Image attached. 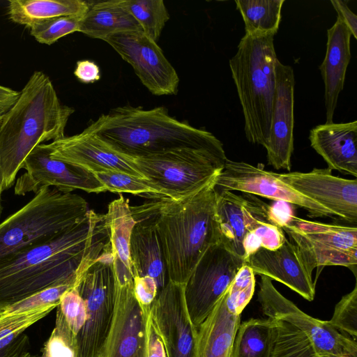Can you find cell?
Returning a JSON list of instances; mask_svg holds the SVG:
<instances>
[{"mask_svg":"<svg viewBox=\"0 0 357 357\" xmlns=\"http://www.w3.org/2000/svg\"><path fill=\"white\" fill-rule=\"evenodd\" d=\"M109 243L104 214L89 210L50 241L0 261V310L50 287L77 283Z\"/></svg>","mask_w":357,"mask_h":357,"instance_id":"obj_1","label":"cell"},{"mask_svg":"<svg viewBox=\"0 0 357 357\" xmlns=\"http://www.w3.org/2000/svg\"><path fill=\"white\" fill-rule=\"evenodd\" d=\"M216 199L213 181L181 201L160 199L135 206L155 223L169 281L185 284L207 249L219 242Z\"/></svg>","mask_w":357,"mask_h":357,"instance_id":"obj_2","label":"cell"},{"mask_svg":"<svg viewBox=\"0 0 357 357\" xmlns=\"http://www.w3.org/2000/svg\"><path fill=\"white\" fill-rule=\"evenodd\" d=\"M74 109L61 103L50 77L35 71L15 105L0 121V165L3 190L13 186L31 151L63 137Z\"/></svg>","mask_w":357,"mask_h":357,"instance_id":"obj_3","label":"cell"},{"mask_svg":"<svg viewBox=\"0 0 357 357\" xmlns=\"http://www.w3.org/2000/svg\"><path fill=\"white\" fill-rule=\"evenodd\" d=\"M84 130L130 158L178 149L223 146L212 133L170 116L165 107L150 109L131 105L117 107L101 114Z\"/></svg>","mask_w":357,"mask_h":357,"instance_id":"obj_4","label":"cell"},{"mask_svg":"<svg viewBox=\"0 0 357 357\" xmlns=\"http://www.w3.org/2000/svg\"><path fill=\"white\" fill-rule=\"evenodd\" d=\"M274 36L245 35L229 60L244 116L245 137L250 143L266 149L270 142L275 92Z\"/></svg>","mask_w":357,"mask_h":357,"instance_id":"obj_5","label":"cell"},{"mask_svg":"<svg viewBox=\"0 0 357 357\" xmlns=\"http://www.w3.org/2000/svg\"><path fill=\"white\" fill-rule=\"evenodd\" d=\"M89 210L77 194L42 188L0 223V261L50 241L82 221Z\"/></svg>","mask_w":357,"mask_h":357,"instance_id":"obj_6","label":"cell"},{"mask_svg":"<svg viewBox=\"0 0 357 357\" xmlns=\"http://www.w3.org/2000/svg\"><path fill=\"white\" fill-rule=\"evenodd\" d=\"M138 170L157 190L160 199H185L214 181L227 158L223 146L184 148L132 158Z\"/></svg>","mask_w":357,"mask_h":357,"instance_id":"obj_7","label":"cell"},{"mask_svg":"<svg viewBox=\"0 0 357 357\" xmlns=\"http://www.w3.org/2000/svg\"><path fill=\"white\" fill-rule=\"evenodd\" d=\"M113 259L110 243L77 281L86 308L85 322L76 336L77 357H105L116 302Z\"/></svg>","mask_w":357,"mask_h":357,"instance_id":"obj_8","label":"cell"},{"mask_svg":"<svg viewBox=\"0 0 357 357\" xmlns=\"http://www.w3.org/2000/svg\"><path fill=\"white\" fill-rule=\"evenodd\" d=\"M312 271L326 266L350 268L356 278L357 228L305 220L291 215L282 227Z\"/></svg>","mask_w":357,"mask_h":357,"instance_id":"obj_9","label":"cell"},{"mask_svg":"<svg viewBox=\"0 0 357 357\" xmlns=\"http://www.w3.org/2000/svg\"><path fill=\"white\" fill-rule=\"evenodd\" d=\"M244 259L221 243L211 245L184 285V297L190 319L197 329L227 290Z\"/></svg>","mask_w":357,"mask_h":357,"instance_id":"obj_10","label":"cell"},{"mask_svg":"<svg viewBox=\"0 0 357 357\" xmlns=\"http://www.w3.org/2000/svg\"><path fill=\"white\" fill-rule=\"evenodd\" d=\"M258 300L268 319L286 321L306 335L322 356L334 357L347 351L357 354L356 340L339 332L328 321L314 318L282 295L272 280L261 275Z\"/></svg>","mask_w":357,"mask_h":357,"instance_id":"obj_11","label":"cell"},{"mask_svg":"<svg viewBox=\"0 0 357 357\" xmlns=\"http://www.w3.org/2000/svg\"><path fill=\"white\" fill-rule=\"evenodd\" d=\"M22 168L26 172L16 181L14 192L24 196L36 194L44 188L53 187L68 193L81 190L88 193L106 192L95 175L80 167L52 158L47 144L36 146L24 160Z\"/></svg>","mask_w":357,"mask_h":357,"instance_id":"obj_12","label":"cell"},{"mask_svg":"<svg viewBox=\"0 0 357 357\" xmlns=\"http://www.w3.org/2000/svg\"><path fill=\"white\" fill-rule=\"evenodd\" d=\"M107 42L134 69L145 87L155 96L174 95L178 75L160 47L142 31L119 33Z\"/></svg>","mask_w":357,"mask_h":357,"instance_id":"obj_13","label":"cell"},{"mask_svg":"<svg viewBox=\"0 0 357 357\" xmlns=\"http://www.w3.org/2000/svg\"><path fill=\"white\" fill-rule=\"evenodd\" d=\"M214 185L217 189L250 193L296 205L312 218H335L331 211L295 190L278 179L275 172L266 170L261 165L254 166L227 159Z\"/></svg>","mask_w":357,"mask_h":357,"instance_id":"obj_14","label":"cell"},{"mask_svg":"<svg viewBox=\"0 0 357 357\" xmlns=\"http://www.w3.org/2000/svg\"><path fill=\"white\" fill-rule=\"evenodd\" d=\"M215 189L219 242L245 260L243 243L246 237L264 223H278L271 206L255 195Z\"/></svg>","mask_w":357,"mask_h":357,"instance_id":"obj_15","label":"cell"},{"mask_svg":"<svg viewBox=\"0 0 357 357\" xmlns=\"http://www.w3.org/2000/svg\"><path fill=\"white\" fill-rule=\"evenodd\" d=\"M184 285L168 281L158 291L149 319L164 344L167 357H195L197 329L185 305Z\"/></svg>","mask_w":357,"mask_h":357,"instance_id":"obj_16","label":"cell"},{"mask_svg":"<svg viewBox=\"0 0 357 357\" xmlns=\"http://www.w3.org/2000/svg\"><path fill=\"white\" fill-rule=\"evenodd\" d=\"M276 177L349 224L357 222V180L332 174L329 168L303 172L275 173Z\"/></svg>","mask_w":357,"mask_h":357,"instance_id":"obj_17","label":"cell"},{"mask_svg":"<svg viewBox=\"0 0 357 357\" xmlns=\"http://www.w3.org/2000/svg\"><path fill=\"white\" fill-rule=\"evenodd\" d=\"M149 312L137 301L133 281L116 282L115 309L105 357H146Z\"/></svg>","mask_w":357,"mask_h":357,"instance_id":"obj_18","label":"cell"},{"mask_svg":"<svg viewBox=\"0 0 357 357\" xmlns=\"http://www.w3.org/2000/svg\"><path fill=\"white\" fill-rule=\"evenodd\" d=\"M50 157L89 172H119L146 178L133 160L110 148L93 133L83 130L47 144Z\"/></svg>","mask_w":357,"mask_h":357,"instance_id":"obj_19","label":"cell"},{"mask_svg":"<svg viewBox=\"0 0 357 357\" xmlns=\"http://www.w3.org/2000/svg\"><path fill=\"white\" fill-rule=\"evenodd\" d=\"M275 92L273 101L267 161L275 169L289 171L294 151V104L295 79L293 69L278 59L275 65Z\"/></svg>","mask_w":357,"mask_h":357,"instance_id":"obj_20","label":"cell"},{"mask_svg":"<svg viewBox=\"0 0 357 357\" xmlns=\"http://www.w3.org/2000/svg\"><path fill=\"white\" fill-rule=\"evenodd\" d=\"M253 272L280 282L303 298L312 301L315 283L312 271L298 248L286 238L277 249L260 248L245 260Z\"/></svg>","mask_w":357,"mask_h":357,"instance_id":"obj_21","label":"cell"},{"mask_svg":"<svg viewBox=\"0 0 357 357\" xmlns=\"http://www.w3.org/2000/svg\"><path fill=\"white\" fill-rule=\"evenodd\" d=\"M135 221L130 240V257L133 277L149 276L155 280L158 291L169 281L159 235L152 218L131 206Z\"/></svg>","mask_w":357,"mask_h":357,"instance_id":"obj_22","label":"cell"},{"mask_svg":"<svg viewBox=\"0 0 357 357\" xmlns=\"http://www.w3.org/2000/svg\"><path fill=\"white\" fill-rule=\"evenodd\" d=\"M311 146L330 169L357 176V121L331 123L310 130Z\"/></svg>","mask_w":357,"mask_h":357,"instance_id":"obj_23","label":"cell"},{"mask_svg":"<svg viewBox=\"0 0 357 357\" xmlns=\"http://www.w3.org/2000/svg\"><path fill=\"white\" fill-rule=\"evenodd\" d=\"M351 36L349 29L338 17L327 30L326 52L319 66L325 87L326 123H333L338 97L344 87L351 57Z\"/></svg>","mask_w":357,"mask_h":357,"instance_id":"obj_24","label":"cell"},{"mask_svg":"<svg viewBox=\"0 0 357 357\" xmlns=\"http://www.w3.org/2000/svg\"><path fill=\"white\" fill-rule=\"evenodd\" d=\"M241 315L227 309L225 294L197 328L195 357H231Z\"/></svg>","mask_w":357,"mask_h":357,"instance_id":"obj_25","label":"cell"},{"mask_svg":"<svg viewBox=\"0 0 357 357\" xmlns=\"http://www.w3.org/2000/svg\"><path fill=\"white\" fill-rule=\"evenodd\" d=\"M104 216L109 232L116 282L123 284L133 281L130 240L135 221L128 200L120 195L109 204Z\"/></svg>","mask_w":357,"mask_h":357,"instance_id":"obj_26","label":"cell"},{"mask_svg":"<svg viewBox=\"0 0 357 357\" xmlns=\"http://www.w3.org/2000/svg\"><path fill=\"white\" fill-rule=\"evenodd\" d=\"M142 29L123 6L122 0H107L89 2L79 32L105 41L112 35Z\"/></svg>","mask_w":357,"mask_h":357,"instance_id":"obj_27","label":"cell"},{"mask_svg":"<svg viewBox=\"0 0 357 357\" xmlns=\"http://www.w3.org/2000/svg\"><path fill=\"white\" fill-rule=\"evenodd\" d=\"M88 8L84 0H9L8 14L13 22L31 29L59 17L84 15Z\"/></svg>","mask_w":357,"mask_h":357,"instance_id":"obj_28","label":"cell"},{"mask_svg":"<svg viewBox=\"0 0 357 357\" xmlns=\"http://www.w3.org/2000/svg\"><path fill=\"white\" fill-rule=\"evenodd\" d=\"M276 320L250 319L240 324L231 357H271Z\"/></svg>","mask_w":357,"mask_h":357,"instance_id":"obj_29","label":"cell"},{"mask_svg":"<svg viewBox=\"0 0 357 357\" xmlns=\"http://www.w3.org/2000/svg\"><path fill=\"white\" fill-rule=\"evenodd\" d=\"M236 8L245 24V35L277 33L284 0H236Z\"/></svg>","mask_w":357,"mask_h":357,"instance_id":"obj_30","label":"cell"},{"mask_svg":"<svg viewBox=\"0 0 357 357\" xmlns=\"http://www.w3.org/2000/svg\"><path fill=\"white\" fill-rule=\"evenodd\" d=\"M122 4L137 21L142 31L158 42L170 15L162 0H122Z\"/></svg>","mask_w":357,"mask_h":357,"instance_id":"obj_31","label":"cell"},{"mask_svg":"<svg viewBox=\"0 0 357 357\" xmlns=\"http://www.w3.org/2000/svg\"><path fill=\"white\" fill-rule=\"evenodd\" d=\"M271 357H326L321 355L309 337L290 324L276 320Z\"/></svg>","mask_w":357,"mask_h":357,"instance_id":"obj_32","label":"cell"},{"mask_svg":"<svg viewBox=\"0 0 357 357\" xmlns=\"http://www.w3.org/2000/svg\"><path fill=\"white\" fill-rule=\"evenodd\" d=\"M59 304L41 307L0 315V350L10 344L23 332L49 314Z\"/></svg>","mask_w":357,"mask_h":357,"instance_id":"obj_33","label":"cell"},{"mask_svg":"<svg viewBox=\"0 0 357 357\" xmlns=\"http://www.w3.org/2000/svg\"><path fill=\"white\" fill-rule=\"evenodd\" d=\"M93 174L104 185L106 191L160 199L157 190L148 179L119 172H100Z\"/></svg>","mask_w":357,"mask_h":357,"instance_id":"obj_34","label":"cell"},{"mask_svg":"<svg viewBox=\"0 0 357 357\" xmlns=\"http://www.w3.org/2000/svg\"><path fill=\"white\" fill-rule=\"evenodd\" d=\"M77 343L76 335L58 305L54 329L44 344L40 357H77Z\"/></svg>","mask_w":357,"mask_h":357,"instance_id":"obj_35","label":"cell"},{"mask_svg":"<svg viewBox=\"0 0 357 357\" xmlns=\"http://www.w3.org/2000/svg\"><path fill=\"white\" fill-rule=\"evenodd\" d=\"M255 289V273L245 264L225 293L228 310L233 314L241 315L251 301Z\"/></svg>","mask_w":357,"mask_h":357,"instance_id":"obj_36","label":"cell"},{"mask_svg":"<svg viewBox=\"0 0 357 357\" xmlns=\"http://www.w3.org/2000/svg\"><path fill=\"white\" fill-rule=\"evenodd\" d=\"M84 15L59 17L34 25L31 35L40 43L52 45L66 35L79 32Z\"/></svg>","mask_w":357,"mask_h":357,"instance_id":"obj_37","label":"cell"},{"mask_svg":"<svg viewBox=\"0 0 357 357\" xmlns=\"http://www.w3.org/2000/svg\"><path fill=\"white\" fill-rule=\"evenodd\" d=\"M328 323L337 331L347 333L356 340L357 336V284L336 304Z\"/></svg>","mask_w":357,"mask_h":357,"instance_id":"obj_38","label":"cell"},{"mask_svg":"<svg viewBox=\"0 0 357 357\" xmlns=\"http://www.w3.org/2000/svg\"><path fill=\"white\" fill-rule=\"evenodd\" d=\"M59 306L72 332L77 336L86 319L84 302L75 286L61 297Z\"/></svg>","mask_w":357,"mask_h":357,"instance_id":"obj_39","label":"cell"},{"mask_svg":"<svg viewBox=\"0 0 357 357\" xmlns=\"http://www.w3.org/2000/svg\"><path fill=\"white\" fill-rule=\"evenodd\" d=\"M75 285L76 282H68L50 287L11 305L4 312L24 311L49 304L59 305L61 296Z\"/></svg>","mask_w":357,"mask_h":357,"instance_id":"obj_40","label":"cell"},{"mask_svg":"<svg viewBox=\"0 0 357 357\" xmlns=\"http://www.w3.org/2000/svg\"><path fill=\"white\" fill-rule=\"evenodd\" d=\"M134 294L139 304L150 310L158 294V287L155 280L149 276L133 277Z\"/></svg>","mask_w":357,"mask_h":357,"instance_id":"obj_41","label":"cell"},{"mask_svg":"<svg viewBox=\"0 0 357 357\" xmlns=\"http://www.w3.org/2000/svg\"><path fill=\"white\" fill-rule=\"evenodd\" d=\"M0 357H37L30 351L29 338L22 333L10 344L0 350Z\"/></svg>","mask_w":357,"mask_h":357,"instance_id":"obj_42","label":"cell"},{"mask_svg":"<svg viewBox=\"0 0 357 357\" xmlns=\"http://www.w3.org/2000/svg\"><path fill=\"white\" fill-rule=\"evenodd\" d=\"M75 76L82 83H93L100 78V68L90 60L78 61L74 70Z\"/></svg>","mask_w":357,"mask_h":357,"instance_id":"obj_43","label":"cell"},{"mask_svg":"<svg viewBox=\"0 0 357 357\" xmlns=\"http://www.w3.org/2000/svg\"><path fill=\"white\" fill-rule=\"evenodd\" d=\"M347 1L331 0L337 17L347 26L351 36L357 39V16L348 7Z\"/></svg>","mask_w":357,"mask_h":357,"instance_id":"obj_44","label":"cell"},{"mask_svg":"<svg viewBox=\"0 0 357 357\" xmlns=\"http://www.w3.org/2000/svg\"><path fill=\"white\" fill-rule=\"evenodd\" d=\"M146 357H167L162 340L149 319Z\"/></svg>","mask_w":357,"mask_h":357,"instance_id":"obj_45","label":"cell"},{"mask_svg":"<svg viewBox=\"0 0 357 357\" xmlns=\"http://www.w3.org/2000/svg\"><path fill=\"white\" fill-rule=\"evenodd\" d=\"M20 95V92L0 85V116L15 105Z\"/></svg>","mask_w":357,"mask_h":357,"instance_id":"obj_46","label":"cell"},{"mask_svg":"<svg viewBox=\"0 0 357 357\" xmlns=\"http://www.w3.org/2000/svg\"><path fill=\"white\" fill-rule=\"evenodd\" d=\"M1 116H0V121H1ZM3 185H2V176H1V165H0V217L2 213L3 207L1 204V195L3 192Z\"/></svg>","mask_w":357,"mask_h":357,"instance_id":"obj_47","label":"cell"},{"mask_svg":"<svg viewBox=\"0 0 357 357\" xmlns=\"http://www.w3.org/2000/svg\"><path fill=\"white\" fill-rule=\"evenodd\" d=\"M334 357H357V354L344 351L336 354Z\"/></svg>","mask_w":357,"mask_h":357,"instance_id":"obj_48","label":"cell"},{"mask_svg":"<svg viewBox=\"0 0 357 357\" xmlns=\"http://www.w3.org/2000/svg\"><path fill=\"white\" fill-rule=\"evenodd\" d=\"M3 312H4V310H0V315H1V314H3Z\"/></svg>","mask_w":357,"mask_h":357,"instance_id":"obj_49","label":"cell"}]
</instances>
